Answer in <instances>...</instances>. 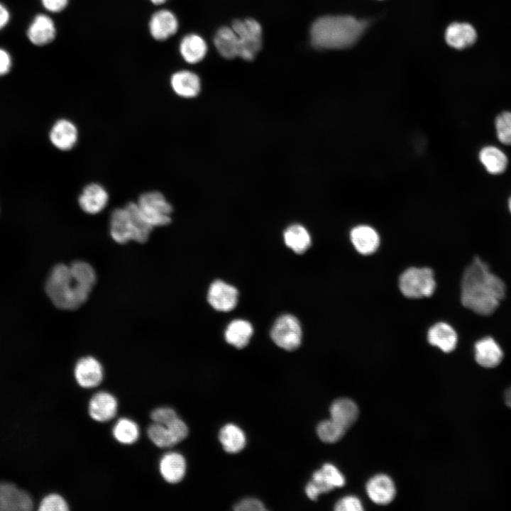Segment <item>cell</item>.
<instances>
[{"label":"cell","instance_id":"cell-45","mask_svg":"<svg viewBox=\"0 0 511 511\" xmlns=\"http://www.w3.org/2000/svg\"><path fill=\"white\" fill-rule=\"evenodd\" d=\"M508 206H509V209H510V212H511V197H510V199H509Z\"/></svg>","mask_w":511,"mask_h":511},{"label":"cell","instance_id":"cell-38","mask_svg":"<svg viewBox=\"0 0 511 511\" xmlns=\"http://www.w3.org/2000/svg\"><path fill=\"white\" fill-rule=\"evenodd\" d=\"M363 509L361 500L355 496H346L340 499L334 507L336 511H361Z\"/></svg>","mask_w":511,"mask_h":511},{"label":"cell","instance_id":"cell-42","mask_svg":"<svg viewBox=\"0 0 511 511\" xmlns=\"http://www.w3.org/2000/svg\"><path fill=\"white\" fill-rule=\"evenodd\" d=\"M10 15L6 8L0 4V30L2 29L9 22Z\"/></svg>","mask_w":511,"mask_h":511},{"label":"cell","instance_id":"cell-29","mask_svg":"<svg viewBox=\"0 0 511 511\" xmlns=\"http://www.w3.org/2000/svg\"><path fill=\"white\" fill-rule=\"evenodd\" d=\"M219 439L224 450L229 453H238L246 445L245 434L233 424L224 425L219 432Z\"/></svg>","mask_w":511,"mask_h":511},{"label":"cell","instance_id":"cell-33","mask_svg":"<svg viewBox=\"0 0 511 511\" xmlns=\"http://www.w3.org/2000/svg\"><path fill=\"white\" fill-rule=\"evenodd\" d=\"M345 431V428L331 418L321 422L317 428L319 439L326 443L338 441L344 436Z\"/></svg>","mask_w":511,"mask_h":511},{"label":"cell","instance_id":"cell-24","mask_svg":"<svg viewBox=\"0 0 511 511\" xmlns=\"http://www.w3.org/2000/svg\"><path fill=\"white\" fill-rule=\"evenodd\" d=\"M170 84L174 92L184 98L195 97L201 89L199 77L188 70H181L174 73L170 79Z\"/></svg>","mask_w":511,"mask_h":511},{"label":"cell","instance_id":"cell-41","mask_svg":"<svg viewBox=\"0 0 511 511\" xmlns=\"http://www.w3.org/2000/svg\"><path fill=\"white\" fill-rule=\"evenodd\" d=\"M11 67L10 55L4 50L0 48V76L8 73Z\"/></svg>","mask_w":511,"mask_h":511},{"label":"cell","instance_id":"cell-43","mask_svg":"<svg viewBox=\"0 0 511 511\" xmlns=\"http://www.w3.org/2000/svg\"><path fill=\"white\" fill-rule=\"evenodd\" d=\"M505 401L506 405L511 408V388H508L505 393Z\"/></svg>","mask_w":511,"mask_h":511},{"label":"cell","instance_id":"cell-12","mask_svg":"<svg viewBox=\"0 0 511 511\" xmlns=\"http://www.w3.org/2000/svg\"><path fill=\"white\" fill-rule=\"evenodd\" d=\"M238 295L236 287L218 280L210 285L207 300L214 309L220 312H229L236 306Z\"/></svg>","mask_w":511,"mask_h":511},{"label":"cell","instance_id":"cell-39","mask_svg":"<svg viewBox=\"0 0 511 511\" xmlns=\"http://www.w3.org/2000/svg\"><path fill=\"white\" fill-rule=\"evenodd\" d=\"M234 509L237 511H263L265 510V507L258 499L246 498L238 502Z\"/></svg>","mask_w":511,"mask_h":511},{"label":"cell","instance_id":"cell-13","mask_svg":"<svg viewBox=\"0 0 511 511\" xmlns=\"http://www.w3.org/2000/svg\"><path fill=\"white\" fill-rule=\"evenodd\" d=\"M109 194L100 184L92 182L87 185L78 197L81 209L88 214H97L106 207Z\"/></svg>","mask_w":511,"mask_h":511},{"label":"cell","instance_id":"cell-25","mask_svg":"<svg viewBox=\"0 0 511 511\" xmlns=\"http://www.w3.org/2000/svg\"><path fill=\"white\" fill-rule=\"evenodd\" d=\"M330 414L331 419L346 429L357 419L358 409L353 400L341 398L331 404Z\"/></svg>","mask_w":511,"mask_h":511},{"label":"cell","instance_id":"cell-18","mask_svg":"<svg viewBox=\"0 0 511 511\" xmlns=\"http://www.w3.org/2000/svg\"><path fill=\"white\" fill-rule=\"evenodd\" d=\"M366 492L370 500L378 505L390 503L395 495L392 480L384 474L372 477L366 484Z\"/></svg>","mask_w":511,"mask_h":511},{"label":"cell","instance_id":"cell-20","mask_svg":"<svg viewBox=\"0 0 511 511\" xmlns=\"http://www.w3.org/2000/svg\"><path fill=\"white\" fill-rule=\"evenodd\" d=\"M55 35L56 29L53 21L45 14L37 15L27 32L30 41L38 46L51 43Z\"/></svg>","mask_w":511,"mask_h":511},{"label":"cell","instance_id":"cell-37","mask_svg":"<svg viewBox=\"0 0 511 511\" xmlns=\"http://www.w3.org/2000/svg\"><path fill=\"white\" fill-rule=\"evenodd\" d=\"M178 415L176 412L169 407H160L153 410L150 413V418L154 423L167 424Z\"/></svg>","mask_w":511,"mask_h":511},{"label":"cell","instance_id":"cell-32","mask_svg":"<svg viewBox=\"0 0 511 511\" xmlns=\"http://www.w3.org/2000/svg\"><path fill=\"white\" fill-rule=\"evenodd\" d=\"M139 427L133 420L122 417L114 424L112 429V434L114 439L123 444H132L139 437Z\"/></svg>","mask_w":511,"mask_h":511},{"label":"cell","instance_id":"cell-9","mask_svg":"<svg viewBox=\"0 0 511 511\" xmlns=\"http://www.w3.org/2000/svg\"><path fill=\"white\" fill-rule=\"evenodd\" d=\"M344 484V476L338 468L332 464L326 463L313 473L305 492L311 500H314L320 494L329 492L336 487H342Z\"/></svg>","mask_w":511,"mask_h":511},{"label":"cell","instance_id":"cell-2","mask_svg":"<svg viewBox=\"0 0 511 511\" xmlns=\"http://www.w3.org/2000/svg\"><path fill=\"white\" fill-rule=\"evenodd\" d=\"M505 295V285L478 257L465 269L461 280L462 304L483 316L492 314Z\"/></svg>","mask_w":511,"mask_h":511},{"label":"cell","instance_id":"cell-23","mask_svg":"<svg viewBox=\"0 0 511 511\" xmlns=\"http://www.w3.org/2000/svg\"><path fill=\"white\" fill-rule=\"evenodd\" d=\"M427 339L431 345L438 347L445 353H449L455 349L458 336L449 324L439 322L429 329Z\"/></svg>","mask_w":511,"mask_h":511},{"label":"cell","instance_id":"cell-22","mask_svg":"<svg viewBox=\"0 0 511 511\" xmlns=\"http://www.w3.org/2000/svg\"><path fill=\"white\" fill-rule=\"evenodd\" d=\"M350 238L355 249L362 255L373 253L380 245L377 231L366 225L353 228L350 233Z\"/></svg>","mask_w":511,"mask_h":511},{"label":"cell","instance_id":"cell-28","mask_svg":"<svg viewBox=\"0 0 511 511\" xmlns=\"http://www.w3.org/2000/svg\"><path fill=\"white\" fill-rule=\"evenodd\" d=\"M253 332V329L250 322L243 319H235L228 325L224 336L229 344L237 348H242L249 343Z\"/></svg>","mask_w":511,"mask_h":511},{"label":"cell","instance_id":"cell-19","mask_svg":"<svg viewBox=\"0 0 511 511\" xmlns=\"http://www.w3.org/2000/svg\"><path fill=\"white\" fill-rule=\"evenodd\" d=\"M474 348L475 359L483 367H496L503 358L502 350L495 340L490 336L482 338L476 341Z\"/></svg>","mask_w":511,"mask_h":511},{"label":"cell","instance_id":"cell-30","mask_svg":"<svg viewBox=\"0 0 511 511\" xmlns=\"http://www.w3.org/2000/svg\"><path fill=\"white\" fill-rule=\"evenodd\" d=\"M284 240L287 246L295 253L302 254L311 246V237L307 230L299 224H293L284 232Z\"/></svg>","mask_w":511,"mask_h":511},{"label":"cell","instance_id":"cell-35","mask_svg":"<svg viewBox=\"0 0 511 511\" xmlns=\"http://www.w3.org/2000/svg\"><path fill=\"white\" fill-rule=\"evenodd\" d=\"M495 128L499 141L511 145V112L505 111L496 117Z\"/></svg>","mask_w":511,"mask_h":511},{"label":"cell","instance_id":"cell-15","mask_svg":"<svg viewBox=\"0 0 511 511\" xmlns=\"http://www.w3.org/2000/svg\"><path fill=\"white\" fill-rule=\"evenodd\" d=\"M78 136L76 125L65 119L57 120L52 126L49 133L52 144L62 151L72 149L77 143Z\"/></svg>","mask_w":511,"mask_h":511},{"label":"cell","instance_id":"cell-44","mask_svg":"<svg viewBox=\"0 0 511 511\" xmlns=\"http://www.w3.org/2000/svg\"><path fill=\"white\" fill-rule=\"evenodd\" d=\"M166 1L167 0H150V1L155 5L162 4L165 3Z\"/></svg>","mask_w":511,"mask_h":511},{"label":"cell","instance_id":"cell-11","mask_svg":"<svg viewBox=\"0 0 511 511\" xmlns=\"http://www.w3.org/2000/svg\"><path fill=\"white\" fill-rule=\"evenodd\" d=\"M74 375L77 384L84 388H92L99 385L104 377L101 363L92 356L83 357L76 363Z\"/></svg>","mask_w":511,"mask_h":511},{"label":"cell","instance_id":"cell-31","mask_svg":"<svg viewBox=\"0 0 511 511\" xmlns=\"http://www.w3.org/2000/svg\"><path fill=\"white\" fill-rule=\"evenodd\" d=\"M479 159L486 170L493 175L503 172L507 164V158L505 153L494 146L482 148L479 153Z\"/></svg>","mask_w":511,"mask_h":511},{"label":"cell","instance_id":"cell-21","mask_svg":"<svg viewBox=\"0 0 511 511\" xmlns=\"http://www.w3.org/2000/svg\"><path fill=\"white\" fill-rule=\"evenodd\" d=\"M477 39L475 28L468 23L455 22L448 26L445 40L449 45L456 49H463L472 45Z\"/></svg>","mask_w":511,"mask_h":511},{"label":"cell","instance_id":"cell-14","mask_svg":"<svg viewBox=\"0 0 511 511\" xmlns=\"http://www.w3.org/2000/svg\"><path fill=\"white\" fill-rule=\"evenodd\" d=\"M118 401L111 393L100 391L94 394L88 405V412L92 419L99 422L112 419L116 414Z\"/></svg>","mask_w":511,"mask_h":511},{"label":"cell","instance_id":"cell-26","mask_svg":"<svg viewBox=\"0 0 511 511\" xmlns=\"http://www.w3.org/2000/svg\"><path fill=\"white\" fill-rule=\"evenodd\" d=\"M180 52L187 62L195 64L205 57L207 45L201 36L197 34H189L182 39L180 44Z\"/></svg>","mask_w":511,"mask_h":511},{"label":"cell","instance_id":"cell-27","mask_svg":"<svg viewBox=\"0 0 511 511\" xmlns=\"http://www.w3.org/2000/svg\"><path fill=\"white\" fill-rule=\"evenodd\" d=\"M214 43L223 57L233 59L238 57V39L232 28L227 26L220 28L214 35Z\"/></svg>","mask_w":511,"mask_h":511},{"label":"cell","instance_id":"cell-8","mask_svg":"<svg viewBox=\"0 0 511 511\" xmlns=\"http://www.w3.org/2000/svg\"><path fill=\"white\" fill-rule=\"evenodd\" d=\"M270 336L278 346L287 351H293L301 344L302 329L300 322L291 314H283L275 322Z\"/></svg>","mask_w":511,"mask_h":511},{"label":"cell","instance_id":"cell-17","mask_svg":"<svg viewBox=\"0 0 511 511\" xmlns=\"http://www.w3.org/2000/svg\"><path fill=\"white\" fill-rule=\"evenodd\" d=\"M187 463L184 456L175 451L165 454L159 462V471L163 478L169 483L180 482L186 473Z\"/></svg>","mask_w":511,"mask_h":511},{"label":"cell","instance_id":"cell-6","mask_svg":"<svg viewBox=\"0 0 511 511\" xmlns=\"http://www.w3.org/2000/svg\"><path fill=\"white\" fill-rule=\"evenodd\" d=\"M399 287L408 298L429 297L436 288L434 273L429 268H410L400 276Z\"/></svg>","mask_w":511,"mask_h":511},{"label":"cell","instance_id":"cell-16","mask_svg":"<svg viewBox=\"0 0 511 511\" xmlns=\"http://www.w3.org/2000/svg\"><path fill=\"white\" fill-rule=\"evenodd\" d=\"M178 29L175 15L168 10H160L153 14L149 22V31L157 40H165L173 35Z\"/></svg>","mask_w":511,"mask_h":511},{"label":"cell","instance_id":"cell-1","mask_svg":"<svg viewBox=\"0 0 511 511\" xmlns=\"http://www.w3.org/2000/svg\"><path fill=\"white\" fill-rule=\"evenodd\" d=\"M96 279L94 268L85 261H74L70 265L58 264L48 277L45 292L55 307L76 309L87 301Z\"/></svg>","mask_w":511,"mask_h":511},{"label":"cell","instance_id":"cell-10","mask_svg":"<svg viewBox=\"0 0 511 511\" xmlns=\"http://www.w3.org/2000/svg\"><path fill=\"white\" fill-rule=\"evenodd\" d=\"M33 507L31 497L15 485L0 483V511H28Z\"/></svg>","mask_w":511,"mask_h":511},{"label":"cell","instance_id":"cell-5","mask_svg":"<svg viewBox=\"0 0 511 511\" xmlns=\"http://www.w3.org/2000/svg\"><path fill=\"white\" fill-rule=\"evenodd\" d=\"M136 204L143 217L151 226H164L171 222L173 209L161 192L149 191L142 193Z\"/></svg>","mask_w":511,"mask_h":511},{"label":"cell","instance_id":"cell-3","mask_svg":"<svg viewBox=\"0 0 511 511\" xmlns=\"http://www.w3.org/2000/svg\"><path fill=\"white\" fill-rule=\"evenodd\" d=\"M367 22L348 16H325L310 28L312 45L317 49H341L354 45L363 33Z\"/></svg>","mask_w":511,"mask_h":511},{"label":"cell","instance_id":"cell-34","mask_svg":"<svg viewBox=\"0 0 511 511\" xmlns=\"http://www.w3.org/2000/svg\"><path fill=\"white\" fill-rule=\"evenodd\" d=\"M147 434L150 440L158 447L169 448L175 445L165 425L153 423L148 428Z\"/></svg>","mask_w":511,"mask_h":511},{"label":"cell","instance_id":"cell-36","mask_svg":"<svg viewBox=\"0 0 511 511\" xmlns=\"http://www.w3.org/2000/svg\"><path fill=\"white\" fill-rule=\"evenodd\" d=\"M69 506L65 500L60 495L53 493L46 495L40 502L38 510L40 511H67Z\"/></svg>","mask_w":511,"mask_h":511},{"label":"cell","instance_id":"cell-4","mask_svg":"<svg viewBox=\"0 0 511 511\" xmlns=\"http://www.w3.org/2000/svg\"><path fill=\"white\" fill-rule=\"evenodd\" d=\"M153 229L141 215L136 202H129L111 213L110 235L118 243H126L129 241L145 243Z\"/></svg>","mask_w":511,"mask_h":511},{"label":"cell","instance_id":"cell-40","mask_svg":"<svg viewBox=\"0 0 511 511\" xmlns=\"http://www.w3.org/2000/svg\"><path fill=\"white\" fill-rule=\"evenodd\" d=\"M69 0H41L43 6L51 12L62 11L67 6Z\"/></svg>","mask_w":511,"mask_h":511},{"label":"cell","instance_id":"cell-7","mask_svg":"<svg viewBox=\"0 0 511 511\" xmlns=\"http://www.w3.org/2000/svg\"><path fill=\"white\" fill-rule=\"evenodd\" d=\"M232 29L238 36V57L250 61L254 59L262 45V27L253 18L235 20Z\"/></svg>","mask_w":511,"mask_h":511}]
</instances>
